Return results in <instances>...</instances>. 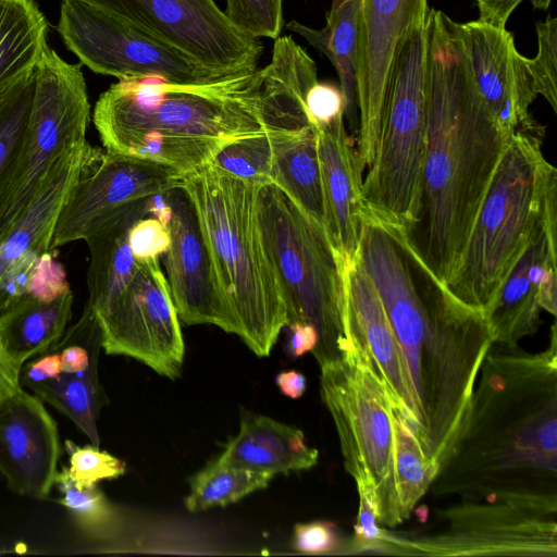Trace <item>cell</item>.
Returning a JSON list of instances; mask_svg holds the SVG:
<instances>
[{"mask_svg": "<svg viewBox=\"0 0 557 557\" xmlns=\"http://www.w3.org/2000/svg\"><path fill=\"white\" fill-rule=\"evenodd\" d=\"M317 82L312 58L293 37L280 36L265 66L216 82L121 79L100 95L92 121L106 149L185 175L233 141L311 124L305 100Z\"/></svg>", "mask_w": 557, "mask_h": 557, "instance_id": "obj_1", "label": "cell"}, {"mask_svg": "<svg viewBox=\"0 0 557 557\" xmlns=\"http://www.w3.org/2000/svg\"><path fill=\"white\" fill-rule=\"evenodd\" d=\"M507 348L483 359L458 437L433 484L468 500L557 512L556 325L542 352Z\"/></svg>", "mask_w": 557, "mask_h": 557, "instance_id": "obj_2", "label": "cell"}, {"mask_svg": "<svg viewBox=\"0 0 557 557\" xmlns=\"http://www.w3.org/2000/svg\"><path fill=\"white\" fill-rule=\"evenodd\" d=\"M426 33L429 107L419 205L409 230L387 228L406 253L444 286L463 251L508 136L479 91L447 15L430 9Z\"/></svg>", "mask_w": 557, "mask_h": 557, "instance_id": "obj_3", "label": "cell"}, {"mask_svg": "<svg viewBox=\"0 0 557 557\" xmlns=\"http://www.w3.org/2000/svg\"><path fill=\"white\" fill-rule=\"evenodd\" d=\"M359 258L399 345L416 406L418 436L440 468L458 437L483 359L494 341L481 310L458 301L412 259L374 214L364 211Z\"/></svg>", "mask_w": 557, "mask_h": 557, "instance_id": "obj_4", "label": "cell"}, {"mask_svg": "<svg viewBox=\"0 0 557 557\" xmlns=\"http://www.w3.org/2000/svg\"><path fill=\"white\" fill-rule=\"evenodd\" d=\"M197 214L238 336L259 357L270 354L287 311L258 222L259 186L208 163L181 182Z\"/></svg>", "mask_w": 557, "mask_h": 557, "instance_id": "obj_5", "label": "cell"}, {"mask_svg": "<svg viewBox=\"0 0 557 557\" xmlns=\"http://www.w3.org/2000/svg\"><path fill=\"white\" fill-rule=\"evenodd\" d=\"M544 131L511 134L463 251L444 287L484 311L537 228L557 212V170L542 152Z\"/></svg>", "mask_w": 557, "mask_h": 557, "instance_id": "obj_6", "label": "cell"}, {"mask_svg": "<svg viewBox=\"0 0 557 557\" xmlns=\"http://www.w3.org/2000/svg\"><path fill=\"white\" fill-rule=\"evenodd\" d=\"M262 242L283 294L288 322L311 324L320 367L354 349L346 322L342 257L326 232L277 186L258 189Z\"/></svg>", "mask_w": 557, "mask_h": 557, "instance_id": "obj_7", "label": "cell"}, {"mask_svg": "<svg viewBox=\"0 0 557 557\" xmlns=\"http://www.w3.org/2000/svg\"><path fill=\"white\" fill-rule=\"evenodd\" d=\"M429 107L426 23L414 28L392 66L373 166L362 183L366 209L406 232L414 222Z\"/></svg>", "mask_w": 557, "mask_h": 557, "instance_id": "obj_8", "label": "cell"}, {"mask_svg": "<svg viewBox=\"0 0 557 557\" xmlns=\"http://www.w3.org/2000/svg\"><path fill=\"white\" fill-rule=\"evenodd\" d=\"M321 396L335 424L346 471L373 502L379 524L404 522L395 486L393 398L355 348L320 367Z\"/></svg>", "mask_w": 557, "mask_h": 557, "instance_id": "obj_9", "label": "cell"}, {"mask_svg": "<svg viewBox=\"0 0 557 557\" xmlns=\"http://www.w3.org/2000/svg\"><path fill=\"white\" fill-rule=\"evenodd\" d=\"M81 67L49 46L42 52L24 140L0 209V239L37 197L55 162L86 141L90 104Z\"/></svg>", "mask_w": 557, "mask_h": 557, "instance_id": "obj_10", "label": "cell"}, {"mask_svg": "<svg viewBox=\"0 0 557 557\" xmlns=\"http://www.w3.org/2000/svg\"><path fill=\"white\" fill-rule=\"evenodd\" d=\"M55 28L82 64L119 81L159 76L177 84H208L240 73L209 67L136 25L77 0L62 1Z\"/></svg>", "mask_w": 557, "mask_h": 557, "instance_id": "obj_11", "label": "cell"}, {"mask_svg": "<svg viewBox=\"0 0 557 557\" xmlns=\"http://www.w3.org/2000/svg\"><path fill=\"white\" fill-rule=\"evenodd\" d=\"M109 12L223 72L258 67L261 41L238 29L214 0H77Z\"/></svg>", "mask_w": 557, "mask_h": 557, "instance_id": "obj_12", "label": "cell"}, {"mask_svg": "<svg viewBox=\"0 0 557 557\" xmlns=\"http://www.w3.org/2000/svg\"><path fill=\"white\" fill-rule=\"evenodd\" d=\"M173 168L86 143L55 224L51 250L86 239L119 210L181 185Z\"/></svg>", "mask_w": 557, "mask_h": 557, "instance_id": "obj_13", "label": "cell"}, {"mask_svg": "<svg viewBox=\"0 0 557 557\" xmlns=\"http://www.w3.org/2000/svg\"><path fill=\"white\" fill-rule=\"evenodd\" d=\"M444 518V532L414 541H400L389 534L387 549L436 556L557 555L553 512L507 502H486L453 507Z\"/></svg>", "mask_w": 557, "mask_h": 557, "instance_id": "obj_14", "label": "cell"}, {"mask_svg": "<svg viewBox=\"0 0 557 557\" xmlns=\"http://www.w3.org/2000/svg\"><path fill=\"white\" fill-rule=\"evenodd\" d=\"M97 319L106 354L135 358L169 379L180 375L184 341L159 260L140 261L128 285Z\"/></svg>", "mask_w": 557, "mask_h": 557, "instance_id": "obj_15", "label": "cell"}, {"mask_svg": "<svg viewBox=\"0 0 557 557\" xmlns=\"http://www.w3.org/2000/svg\"><path fill=\"white\" fill-rule=\"evenodd\" d=\"M429 0H360L358 37L359 128L355 141L362 170L376 159L388 79L398 50L426 23Z\"/></svg>", "mask_w": 557, "mask_h": 557, "instance_id": "obj_16", "label": "cell"}, {"mask_svg": "<svg viewBox=\"0 0 557 557\" xmlns=\"http://www.w3.org/2000/svg\"><path fill=\"white\" fill-rule=\"evenodd\" d=\"M172 216L170 246L161 256L178 319L188 325L214 324L238 334L232 307L219 282L194 206L182 186L168 191Z\"/></svg>", "mask_w": 557, "mask_h": 557, "instance_id": "obj_17", "label": "cell"}, {"mask_svg": "<svg viewBox=\"0 0 557 557\" xmlns=\"http://www.w3.org/2000/svg\"><path fill=\"white\" fill-rule=\"evenodd\" d=\"M447 23L500 131L508 137L519 129L544 131L530 114L537 94L511 33L479 20L457 23L447 16Z\"/></svg>", "mask_w": 557, "mask_h": 557, "instance_id": "obj_18", "label": "cell"}, {"mask_svg": "<svg viewBox=\"0 0 557 557\" xmlns=\"http://www.w3.org/2000/svg\"><path fill=\"white\" fill-rule=\"evenodd\" d=\"M557 212L537 228L484 311L494 344L516 347L533 334L542 310L557 312Z\"/></svg>", "mask_w": 557, "mask_h": 557, "instance_id": "obj_19", "label": "cell"}, {"mask_svg": "<svg viewBox=\"0 0 557 557\" xmlns=\"http://www.w3.org/2000/svg\"><path fill=\"white\" fill-rule=\"evenodd\" d=\"M61 454L57 422L41 398L22 386L0 403V472L11 491L47 499Z\"/></svg>", "mask_w": 557, "mask_h": 557, "instance_id": "obj_20", "label": "cell"}, {"mask_svg": "<svg viewBox=\"0 0 557 557\" xmlns=\"http://www.w3.org/2000/svg\"><path fill=\"white\" fill-rule=\"evenodd\" d=\"M342 265L346 322L352 346L368 360L393 400L417 428L409 375L381 297L358 253L351 259L342 258Z\"/></svg>", "mask_w": 557, "mask_h": 557, "instance_id": "obj_21", "label": "cell"}, {"mask_svg": "<svg viewBox=\"0 0 557 557\" xmlns=\"http://www.w3.org/2000/svg\"><path fill=\"white\" fill-rule=\"evenodd\" d=\"M315 129L326 234L341 257L351 259L358 253L366 208L363 170L354 139L347 135L344 117Z\"/></svg>", "mask_w": 557, "mask_h": 557, "instance_id": "obj_22", "label": "cell"}, {"mask_svg": "<svg viewBox=\"0 0 557 557\" xmlns=\"http://www.w3.org/2000/svg\"><path fill=\"white\" fill-rule=\"evenodd\" d=\"M86 143L74 146L55 162L37 197L0 239V277L10 271L33 267L40 255L51 250L59 213Z\"/></svg>", "mask_w": 557, "mask_h": 557, "instance_id": "obj_23", "label": "cell"}, {"mask_svg": "<svg viewBox=\"0 0 557 557\" xmlns=\"http://www.w3.org/2000/svg\"><path fill=\"white\" fill-rule=\"evenodd\" d=\"M318 450L304 433L265 416L244 417L239 432L231 438L216 462L255 472L285 473L307 470L318 461Z\"/></svg>", "mask_w": 557, "mask_h": 557, "instance_id": "obj_24", "label": "cell"}, {"mask_svg": "<svg viewBox=\"0 0 557 557\" xmlns=\"http://www.w3.org/2000/svg\"><path fill=\"white\" fill-rule=\"evenodd\" d=\"M148 199L119 210L85 239L90 251L87 301L97 317L110 308L140 265L129 247L128 233L138 220L148 215Z\"/></svg>", "mask_w": 557, "mask_h": 557, "instance_id": "obj_25", "label": "cell"}, {"mask_svg": "<svg viewBox=\"0 0 557 557\" xmlns=\"http://www.w3.org/2000/svg\"><path fill=\"white\" fill-rule=\"evenodd\" d=\"M272 148L271 184L326 232L315 127L309 124L278 132L273 137Z\"/></svg>", "mask_w": 557, "mask_h": 557, "instance_id": "obj_26", "label": "cell"}, {"mask_svg": "<svg viewBox=\"0 0 557 557\" xmlns=\"http://www.w3.org/2000/svg\"><path fill=\"white\" fill-rule=\"evenodd\" d=\"M360 0H333L323 28L315 29L298 21H290L286 28L305 38L333 64L343 92L344 117L348 121L354 143L359 128L358 108V37Z\"/></svg>", "mask_w": 557, "mask_h": 557, "instance_id": "obj_27", "label": "cell"}, {"mask_svg": "<svg viewBox=\"0 0 557 557\" xmlns=\"http://www.w3.org/2000/svg\"><path fill=\"white\" fill-rule=\"evenodd\" d=\"M72 292L52 301L26 294L0 312L1 342L20 369L61 338L72 317Z\"/></svg>", "mask_w": 557, "mask_h": 557, "instance_id": "obj_28", "label": "cell"}, {"mask_svg": "<svg viewBox=\"0 0 557 557\" xmlns=\"http://www.w3.org/2000/svg\"><path fill=\"white\" fill-rule=\"evenodd\" d=\"M48 29L36 0H0V99L35 71Z\"/></svg>", "mask_w": 557, "mask_h": 557, "instance_id": "obj_29", "label": "cell"}, {"mask_svg": "<svg viewBox=\"0 0 557 557\" xmlns=\"http://www.w3.org/2000/svg\"><path fill=\"white\" fill-rule=\"evenodd\" d=\"M395 430V486L403 520L432 486L438 467L418 437L414 424L393 400Z\"/></svg>", "mask_w": 557, "mask_h": 557, "instance_id": "obj_30", "label": "cell"}, {"mask_svg": "<svg viewBox=\"0 0 557 557\" xmlns=\"http://www.w3.org/2000/svg\"><path fill=\"white\" fill-rule=\"evenodd\" d=\"M39 398L72 420L89 438L99 446L97 420L103 405V392L98 379V367L83 375L61 374L28 386Z\"/></svg>", "mask_w": 557, "mask_h": 557, "instance_id": "obj_31", "label": "cell"}, {"mask_svg": "<svg viewBox=\"0 0 557 557\" xmlns=\"http://www.w3.org/2000/svg\"><path fill=\"white\" fill-rule=\"evenodd\" d=\"M54 485L62 495L57 502L67 509L74 523L88 540L106 542L117 536L124 523L123 515L97 485H76L64 467L58 471Z\"/></svg>", "mask_w": 557, "mask_h": 557, "instance_id": "obj_32", "label": "cell"}, {"mask_svg": "<svg viewBox=\"0 0 557 557\" xmlns=\"http://www.w3.org/2000/svg\"><path fill=\"white\" fill-rule=\"evenodd\" d=\"M274 475L210 462L189 481L185 507L193 512L236 503L265 488Z\"/></svg>", "mask_w": 557, "mask_h": 557, "instance_id": "obj_33", "label": "cell"}, {"mask_svg": "<svg viewBox=\"0 0 557 557\" xmlns=\"http://www.w3.org/2000/svg\"><path fill=\"white\" fill-rule=\"evenodd\" d=\"M35 91V71L0 99V209L16 165Z\"/></svg>", "mask_w": 557, "mask_h": 557, "instance_id": "obj_34", "label": "cell"}, {"mask_svg": "<svg viewBox=\"0 0 557 557\" xmlns=\"http://www.w3.org/2000/svg\"><path fill=\"white\" fill-rule=\"evenodd\" d=\"M270 132L233 141L224 146L210 163L252 185L271 184L272 141Z\"/></svg>", "mask_w": 557, "mask_h": 557, "instance_id": "obj_35", "label": "cell"}, {"mask_svg": "<svg viewBox=\"0 0 557 557\" xmlns=\"http://www.w3.org/2000/svg\"><path fill=\"white\" fill-rule=\"evenodd\" d=\"M537 53L525 65L537 95L557 112V18L549 15L536 23Z\"/></svg>", "mask_w": 557, "mask_h": 557, "instance_id": "obj_36", "label": "cell"}, {"mask_svg": "<svg viewBox=\"0 0 557 557\" xmlns=\"http://www.w3.org/2000/svg\"><path fill=\"white\" fill-rule=\"evenodd\" d=\"M64 447L69 454L70 466L65 471L78 486L97 485L100 481L116 479L125 472L122 460L96 445L78 446L66 440Z\"/></svg>", "mask_w": 557, "mask_h": 557, "instance_id": "obj_37", "label": "cell"}, {"mask_svg": "<svg viewBox=\"0 0 557 557\" xmlns=\"http://www.w3.org/2000/svg\"><path fill=\"white\" fill-rule=\"evenodd\" d=\"M227 18L253 38L280 37L283 28V0H226Z\"/></svg>", "mask_w": 557, "mask_h": 557, "instance_id": "obj_38", "label": "cell"}, {"mask_svg": "<svg viewBox=\"0 0 557 557\" xmlns=\"http://www.w3.org/2000/svg\"><path fill=\"white\" fill-rule=\"evenodd\" d=\"M71 292L63 265L50 250L37 259L28 284L27 294L42 301L55 300Z\"/></svg>", "mask_w": 557, "mask_h": 557, "instance_id": "obj_39", "label": "cell"}, {"mask_svg": "<svg viewBox=\"0 0 557 557\" xmlns=\"http://www.w3.org/2000/svg\"><path fill=\"white\" fill-rule=\"evenodd\" d=\"M128 244L137 261L159 260L170 246V232L156 218L145 216L129 230Z\"/></svg>", "mask_w": 557, "mask_h": 557, "instance_id": "obj_40", "label": "cell"}, {"mask_svg": "<svg viewBox=\"0 0 557 557\" xmlns=\"http://www.w3.org/2000/svg\"><path fill=\"white\" fill-rule=\"evenodd\" d=\"M358 494L359 511L355 534L351 541L345 545L344 554L374 553L377 550L383 553L386 532L380 528L375 506L366 493L358 491Z\"/></svg>", "mask_w": 557, "mask_h": 557, "instance_id": "obj_41", "label": "cell"}, {"mask_svg": "<svg viewBox=\"0 0 557 557\" xmlns=\"http://www.w3.org/2000/svg\"><path fill=\"white\" fill-rule=\"evenodd\" d=\"M293 548L305 554H326L344 549L339 532L330 521L297 523L294 528Z\"/></svg>", "mask_w": 557, "mask_h": 557, "instance_id": "obj_42", "label": "cell"}, {"mask_svg": "<svg viewBox=\"0 0 557 557\" xmlns=\"http://www.w3.org/2000/svg\"><path fill=\"white\" fill-rule=\"evenodd\" d=\"M306 110L310 123L315 126L331 124L344 117L345 101L339 87L319 81L306 95Z\"/></svg>", "mask_w": 557, "mask_h": 557, "instance_id": "obj_43", "label": "cell"}, {"mask_svg": "<svg viewBox=\"0 0 557 557\" xmlns=\"http://www.w3.org/2000/svg\"><path fill=\"white\" fill-rule=\"evenodd\" d=\"M61 358L54 347L27 360L20 369L21 385L26 387L48 380H55L62 374Z\"/></svg>", "mask_w": 557, "mask_h": 557, "instance_id": "obj_44", "label": "cell"}, {"mask_svg": "<svg viewBox=\"0 0 557 557\" xmlns=\"http://www.w3.org/2000/svg\"><path fill=\"white\" fill-rule=\"evenodd\" d=\"M523 0H476L479 21L505 28L515 9ZM535 9L547 10L552 0H529Z\"/></svg>", "mask_w": 557, "mask_h": 557, "instance_id": "obj_45", "label": "cell"}, {"mask_svg": "<svg viewBox=\"0 0 557 557\" xmlns=\"http://www.w3.org/2000/svg\"><path fill=\"white\" fill-rule=\"evenodd\" d=\"M286 326L288 327L286 351L290 358L301 357L315 348L319 336L311 324L290 322Z\"/></svg>", "mask_w": 557, "mask_h": 557, "instance_id": "obj_46", "label": "cell"}, {"mask_svg": "<svg viewBox=\"0 0 557 557\" xmlns=\"http://www.w3.org/2000/svg\"><path fill=\"white\" fill-rule=\"evenodd\" d=\"M21 387L20 368L13 362L0 338V403Z\"/></svg>", "mask_w": 557, "mask_h": 557, "instance_id": "obj_47", "label": "cell"}, {"mask_svg": "<svg viewBox=\"0 0 557 557\" xmlns=\"http://www.w3.org/2000/svg\"><path fill=\"white\" fill-rule=\"evenodd\" d=\"M275 383L281 393L289 398H300L307 388L305 375L297 370H285L275 376Z\"/></svg>", "mask_w": 557, "mask_h": 557, "instance_id": "obj_48", "label": "cell"}, {"mask_svg": "<svg viewBox=\"0 0 557 557\" xmlns=\"http://www.w3.org/2000/svg\"><path fill=\"white\" fill-rule=\"evenodd\" d=\"M168 191L158 193L148 199V215L151 214L166 226L172 216V206Z\"/></svg>", "mask_w": 557, "mask_h": 557, "instance_id": "obj_49", "label": "cell"}]
</instances>
